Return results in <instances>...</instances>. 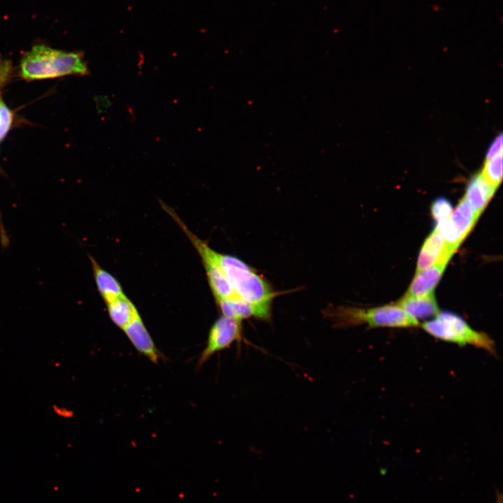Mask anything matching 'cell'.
<instances>
[{"instance_id": "cell-5", "label": "cell", "mask_w": 503, "mask_h": 503, "mask_svg": "<svg viewBox=\"0 0 503 503\" xmlns=\"http://www.w3.org/2000/svg\"><path fill=\"white\" fill-rule=\"evenodd\" d=\"M479 215L463 197L451 218L446 222L435 226L444 237L446 244L454 252L469 233Z\"/></svg>"}, {"instance_id": "cell-3", "label": "cell", "mask_w": 503, "mask_h": 503, "mask_svg": "<svg viewBox=\"0 0 503 503\" xmlns=\"http://www.w3.org/2000/svg\"><path fill=\"white\" fill-rule=\"evenodd\" d=\"M323 314L335 328H345L366 324L370 328H414L420 326L416 321L395 304L371 308L349 306H328Z\"/></svg>"}, {"instance_id": "cell-15", "label": "cell", "mask_w": 503, "mask_h": 503, "mask_svg": "<svg viewBox=\"0 0 503 503\" xmlns=\"http://www.w3.org/2000/svg\"><path fill=\"white\" fill-rule=\"evenodd\" d=\"M431 214L436 221V225L447 221L453 213V207L446 198L440 197L437 198L431 205Z\"/></svg>"}, {"instance_id": "cell-12", "label": "cell", "mask_w": 503, "mask_h": 503, "mask_svg": "<svg viewBox=\"0 0 503 503\" xmlns=\"http://www.w3.org/2000/svg\"><path fill=\"white\" fill-rule=\"evenodd\" d=\"M89 258L92 265L96 286L106 304L124 296L118 281L111 274L100 267L92 256L89 255Z\"/></svg>"}, {"instance_id": "cell-7", "label": "cell", "mask_w": 503, "mask_h": 503, "mask_svg": "<svg viewBox=\"0 0 503 503\" xmlns=\"http://www.w3.org/2000/svg\"><path fill=\"white\" fill-rule=\"evenodd\" d=\"M454 252L446 244L442 233L435 228L425 240L420 250L416 272L423 270L440 261H449Z\"/></svg>"}, {"instance_id": "cell-11", "label": "cell", "mask_w": 503, "mask_h": 503, "mask_svg": "<svg viewBox=\"0 0 503 503\" xmlns=\"http://www.w3.org/2000/svg\"><path fill=\"white\" fill-rule=\"evenodd\" d=\"M496 189L479 173L474 175L469 180L464 198L480 216Z\"/></svg>"}, {"instance_id": "cell-8", "label": "cell", "mask_w": 503, "mask_h": 503, "mask_svg": "<svg viewBox=\"0 0 503 503\" xmlns=\"http://www.w3.org/2000/svg\"><path fill=\"white\" fill-rule=\"evenodd\" d=\"M126 337L136 349L154 363H157L160 353L155 346L139 315L124 329Z\"/></svg>"}, {"instance_id": "cell-13", "label": "cell", "mask_w": 503, "mask_h": 503, "mask_svg": "<svg viewBox=\"0 0 503 503\" xmlns=\"http://www.w3.org/2000/svg\"><path fill=\"white\" fill-rule=\"evenodd\" d=\"M107 307L112 322L122 330L139 316L137 309L125 295L108 303Z\"/></svg>"}, {"instance_id": "cell-6", "label": "cell", "mask_w": 503, "mask_h": 503, "mask_svg": "<svg viewBox=\"0 0 503 503\" xmlns=\"http://www.w3.org/2000/svg\"><path fill=\"white\" fill-rule=\"evenodd\" d=\"M242 321L221 316L212 326L207 344L202 351L198 365L201 366L214 354L231 346L235 342L242 340Z\"/></svg>"}, {"instance_id": "cell-2", "label": "cell", "mask_w": 503, "mask_h": 503, "mask_svg": "<svg viewBox=\"0 0 503 503\" xmlns=\"http://www.w3.org/2000/svg\"><path fill=\"white\" fill-rule=\"evenodd\" d=\"M216 259L237 298L242 302L272 309L279 294L256 270L236 256L216 252Z\"/></svg>"}, {"instance_id": "cell-19", "label": "cell", "mask_w": 503, "mask_h": 503, "mask_svg": "<svg viewBox=\"0 0 503 503\" xmlns=\"http://www.w3.org/2000/svg\"><path fill=\"white\" fill-rule=\"evenodd\" d=\"M497 503H502L501 495L497 497Z\"/></svg>"}, {"instance_id": "cell-17", "label": "cell", "mask_w": 503, "mask_h": 503, "mask_svg": "<svg viewBox=\"0 0 503 503\" xmlns=\"http://www.w3.org/2000/svg\"><path fill=\"white\" fill-rule=\"evenodd\" d=\"M500 154H502V134L501 133L496 136L488 147L486 159H492Z\"/></svg>"}, {"instance_id": "cell-18", "label": "cell", "mask_w": 503, "mask_h": 503, "mask_svg": "<svg viewBox=\"0 0 503 503\" xmlns=\"http://www.w3.org/2000/svg\"><path fill=\"white\" fill-rule=\"evenodd\" d=\"M10 73V66L8 61L0 58V89L5 84Z\"/></svg>"}, {"instance_id": "cell-14", "label": "cell", "mask_w": 503, "mask_h": 503, "mask_svg": "<svg viewBox=\"0 0 503 503\" xmlns=\"http://www.w3.org/2000/svg\"><path fill=\"white\" fill-rule=\"evenodd\" d=\"M502 154H500L486 159L480 174L488 183L497 189L502 180Z\"/></svg>"}, {"instance_id": "cell-9", "label": "cell", "mask_w": 503, "mask_h": 503, "mask_svg": "<svg viewBox=\"0 0 503 503\" xmlns=\"http://www.w3.org/2000/svg\"><path fill=\"white\" fill-rule=\"evenodd\" d=\"M448 263L447 261H440L423 270L416 272L405 295L418 297L433 293Z\"/></svg>"}, {"instance_id": "cell-1", "label": "cell", "mask_w": 503, "mask_h": 503, "mask_svg": "<svg viewBox=\"0 0 503 503\" xmlns=\"http://www.w3.org/2000/svg\"><path fill=\"white\" fill-rule=\"evenodd\" d=\"M20 73L28 80L54 78L69 75L89 74L80 52H65L38 45L26 52L21 61Z\"/></svg>"}, {"instance_id": "cell-16", "label": "cell", "mask_w": 503, "mask_h": 503, "mask_svg": "<svg viewBox=\"0 0 503 503\" xmlns=\"http://www.w3.org/2000/svg\"><path fill=\"white\" fill-rule=\"evenodd\" d=\"M12 121V112L0 99V140L6 136L10 130Z\"/></svg>"}, {"instance_id": "cell-10", "label": "cell", "mask_w": 503, "mask_h": 503, "mask_svg": "<svg viewBox=\"0 0 503 503\" xmlns=\"http://www.w3.org/2000/svg\"><path fill=\"white\" fill-rule=\"evenodd\" d=\"M396 304L418 321L434 317L439 312L434 292L418 297L404 295Z\"/></svg>"}, {"instance_id": "cell-4", "label": "cell", "mask_w": 503, "mask_h": 503, "mask_svg": "<svg viewBox=\"0 0 503 503\" xmlns=\"http://www.w3.org/2000/svg\"><path fill=\"white\" fill-rule=\"evenodd\" d=\"M421 328L436 339L460 347L473 346L492 354L496 353L495 342L488 334L474 330L455 313L439 311L433 319L423 322Z\"/></svg>"}]
</instances>
